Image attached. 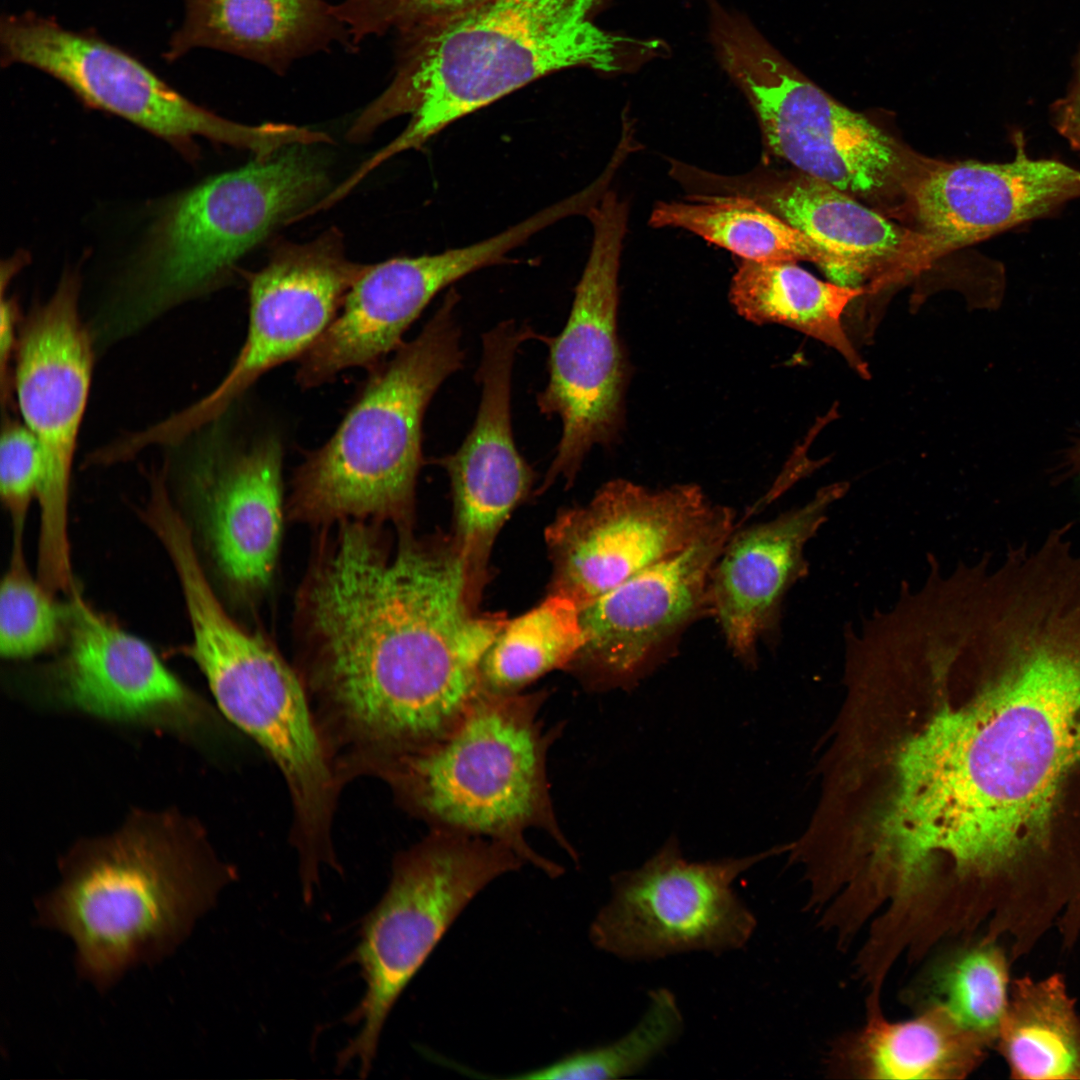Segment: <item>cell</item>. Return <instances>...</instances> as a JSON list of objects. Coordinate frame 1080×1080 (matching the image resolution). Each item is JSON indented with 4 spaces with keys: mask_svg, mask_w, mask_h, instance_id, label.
I'll list each match as a JSON object with an SVG mask.
<instances>
[{
    "mask_svg": "<svg viewBox=\"0 0 1080 1080\" xmlns=\"http://www.w3.org/2000/svg\"><path fill=\"white\" fill-rule=\"evenodd\" d=\"M1051 121L1056 131L1080 155V62L1072 87L1053 105Z\"/></svg>",
    "mask_w": 1080,
    "mask_h": 1080,
    "instance_id": "36",
    "label": "cell"
},
{
    "mask_svg": "<svg viewBox=\"0 0 1080 1080\" xmlns=\"http://www.w3.org/2000/svg\"><path fill=\"white\" fill-rule=\"evenodd\" d=\"M2 66L23 64L63 83L86 106L120 116L191 153L195 137L248 149L258 158L300 142L299 127L243 125L191 102L138 58L95 33L25 12L0 23Z\"/></svg>",
    "mask_w": 1080,
    "mask_h": 1080,
    "instance_id": "13",
    "label": "cell"
},
{
    "mask_svg": "<svg viewBox=\"0 0 1080 1080\" xmlns=\"http://www.w3.org/2000/svg\"><path fill=\"white\" fill-rule=\"evenodd\" d=\"M528 238L527 227L518 223L469 246L368 265L340 311L300 357L298 383L311 388L345 369L377 366L404 343L405 331L441 290L503 261Z\"/></svg>",
    "mask_w": 1080,
    "mask_h": 1080,
    "instance_id": "20",
    "label": "cell"
},
{
    "mask_svg": "<svg viewBox=\"0 0 1080 1080\" xmlns=\"http://www.w3.org/2000/svg\"><path fill=\"white\" fill-rule=\"evenodd\" d=\"M24 537L12 536L9 567L0 590V651L9 659L28 658L53 648L63 637L67 605L28 568Z\"/></svg>",
    "mask_w": 1080,
    "mask_h": 1080,
    "instance_id": "33",
    "label": "cell"
},
{
    "mask_svg": "<svg viewBox=\"0 0 1080 1080\" xmlns=\"http://www.w3.org/2000/svg\"><path fill=\"white\" fill-rule=\"evenodd\" d=\"M57 685L71 706L111 721L179 729L206 720L204 705L140 638L69 596Z\"/></svg>",
    "mask_w": 1080,
    "mask_h": 1080,
    "instance_id": "23",
    "label": "cell"
},
{
    "mask_svg": "<svg viewBox=\"0 0 1080 1080\" xmlns=\"http://www.w3.org/2000/svg\"><path fill=\"white\" fill-rule=\"evenodd\" d=\"M778 852L690 862L677 841L669 840L641 867L613 877L612 896L592 921L590 939L598 949L631 961L742 948L756 918L734 890V880Z\"/></svg>",
    "mask_w": 1080,
    "mask_h": 1080,
    "instance_id": "14",
    "label": "cell"
},
{
    "mask_svg": "<svg viewBox=\"0 0 1080 1080\" xmlns=\"http://www.w3.org/2000/svg\"><path fill=\"white\" fill-rule=\"evenodd\" d=\"M683 1024L674 994L659 988L649 993L647 1010L638 1024L620 1039L575 1051L549 1065L511 1075L510 1079L595 1080L630 1076L672 1045L679 1038Z\"/></svg>",
    "mask_w": 1080,
    "mask_h": 1080,
    "instance_id": "32",
    "label": "cell"
},
{
    "mask_svg": "<svg viewBox=\"0 0 1080 1080\" xmlns=\"http://www.w3.org/2000/svg\"><path fill=\"white\" fill-rule=\"evenodd\" d=\"M327 531L297 598L302 680L339 764L430 744L484 692L483 658L503 616L475 613L452 539L345 520Z\"/></svg>",
    "mask_w": 1080,
    "mask_h": 1080,
    "instance_id": "2",
    "label": "cell"
},
{
    "mask_svg": "<svg viewBox=\"0 0 1080 1080\" xmlns=\"http://www.w3.org/2000/svg\"><path fill=\"white\" fill-rule=\"evenodd\" d=\"M185 606L190 655L218 707L262 747L286 782L301 866L331 862V825L342 781L302 680L269 642L228 615L212 589L195 590Z\"/></svg>",
    "mask_w": 1080,
    "mask_h": 1080,
    "instance_id": "8",
    "label": "cell"
},
{
    "mask_svg": "<svg viewBox=\"0 0 1080 1080\" xmlns=\"http://www.w3.org/2000/svg\"><path fill=\"white\" fill-rule=\"evenodd\" d=\"M690 202H658L649 218L654 228L688 230L743 260L816 263L846 286L845 262L753 200L736 195H687Z\"/></svg>",
    "mask_w": 1080,
    "mask_h": 1080,
    "instance_id": "29",
    "label": "cell"
},
{
    "mask_svg": "<svg viewBox=\"0 0 1080 1080\" xmlns=\"http://www.w3.org/2000/svg\"><path fill=\"white\" fill-rule=\"evenodd\" d=\"M524 864L501 842L438 829L396 857L351 957L366 988L348 1016L359 1030L338 1055L340 1069L356 1063L369 1073L390 1011L447 929L484 887Z\"/></svg>",
    "mask_w": 1080,
    "mask_h": 1080,
    "instance_id": "9",
    "label": "cell"
},
{
    "mask_svg": "<svg viewBox=\"0 0 1080 1080\" xmlns=\"http://www.w3.org/2000/svg\"><path fill=\"white\" fill-rule=\"evenodd\" d=\"M864 293L862 288L824 282L796 261L743 260L732 278L729 300L748 321L780 324L830 346L859 376L868 378V367L843 320L849 304Z\"/></svg>",
    "mask_w": 1080,
    "mask_h": 1080,
    "instance_id": "27",
    "label": "cell"
},
{
    "mask_svg": "<svg viewBox=\"0 0 1080 1080\" xmlns=\"http://www.w3.org/2000/svg\"><path fill=\"white\" fill-rule=\"evenodd\" d=\"M677 182L688 195H736L749 198L841 258L847 287L874 288L901 280L927 267V239L859 203L855 197L797 172L755 168L722 175L683 163Z\"/></svg>",
    "mask_w": 1080,
    "mask_h": 1080,
    "instance_id": "21",
    "label": "cell"
},
{
    "mask_svg": "<svg viewBox=\"0 0 1080 1080\" xmlns=\"http://www.w3.org/2000/svg\"><path fill=\"white\" fill-rule=\"evenodd\" d=\"M79 272L63 273L45 301L24 315L13 392L41 457L37 571L54 584L73 576L68 538L72 468L97 351L81 312Z\"/></svg>",
    "mask_w": 1080,
    "mask_h": 1080,
    "instance_id": "12",
    "label": "cell"
},
{
    "mask_svg": "<svg viewBox=\"0 0 1080 1080\" xmlns=\"http://www.w3.org/2000/svg\"><path fill=\"white\" fill-rule=\"evenodd\" d=\"M164 448L165 462L178 469L200 504L207 544L225 581L243 596L263 592L282 534L279 442L269 438L230 452L204 426Z\"/></svg>",
    "mask_w": 1080,
    "mask_h": 1080,
    "instance_id": "18",
    "label": "cell"
},
{
    "mask_svg": "<svg viewBox=\"0 0 1080 1080\" xmlns=\"http://www.w3.org/2000/svg\"><path fill=\"white\" fill-rule=\"evenodd\" d=\"M950 644L978 690L909 745L898 809L960 878L1013 892L1080 764V576L997 577L967 604Z\"/></svg>",
    "mask_w": 1080,
    "mask_h": 1080,
    "instance_id": "1",
    "label": "cell"
},
{
    "mask_svg": "<svg viewBox=\"0 0 1080 1080\" xmlns=\"http://www.w3.org/2000/svg\"><path fill=\"white\" fill-rule=\"evenodd\" d=\"M611 0H487L445 24L400 36L395 76L364 112L371 127L410 121L378 152L418 148L453 122L547 74L585 67L628 72L667 51L665 42L601 28Z\"/></svg>",
    "mask_w": 1080,
    "mask_h": 1080,
    "instance_id": "3",
    "label": "cell"
},
{
    "mask_svg": "<svg viewBox=\"0 0 1080 1080\" xmlns=\"http://www.w3.org/2000/svg\"><path fill=\"white\" fill-rule=\"evenodd\" d=\"M721 508L695 484L653 490L625 479L611 480L587 504L559 513L547 527L549 593L582 609L688 547Z\"/></svg>",
    "mask_w": 1080,
    "mask_h": 1080,
    "instance_id": "16",
    "label": "cell"
},
{
    "mask_svg": "<svg viewBox=\"0 0 1080 1080\" xmlns=\"http://www.w3.org/2000/svg\"><path fill=\"white\" fill-rule=\"evenodd\" d=\"M546 692H483L456 725L423 747L376 760L401 805L432 829L501 842L548 876L564 869L535 852L525 832H547L573 859L547 780L548 749L560 728L538 718Z\"/></svg>",
    "mask_w": 1080,
    "mask_h": 1080,
    "instance_id": "5",
    "label": "cell"
},
{
    "mask_svg": "<svg viewBox=\"0 0 1080 1080\" xmlns=\"http://www.w3.org/2000/svg\"><path fill=\"white\" fill-rule=\"evenodd\" d=\"M847 488L845 483L823 487L806 504L765 522L735 527L728 537L710 576L709 614L744 664H755L760 641L778 633L786 594L809 572L805 546Z\"/></svg>",
    "mask_w": 1080,
    "mask_h": 1080,
    "instance_id": "24",
    "label": "cell"
},
{
    "mask_svg": "<svg viewBox=\"0 0 1080 1080\" xmlns=\"http://www.w3.org/2000/svg\"><path fill=\"white\" fill-rule=\"evenodd\" d=\"M1015 144V157L1006 163L911 164L902 188L927 238L928 265L1080 197V169L1030 158L1021 136Z\"/></svg>",
    "mask_w": 1080,
    "mask_h": 1080,
    "instance_id": "22",
    "label": "cell"
},
{
    "mask_svg": "<svg viewBox=\"0 0 1080 1080\" xmlns=\"http://www.w3.org/2000/svg\"><path fill=\"white\" fill-rule=\"evenodd\" d=\"M487 0H342L334 5L352 43L396 32L399 36L445 24Z\"/></svg>",
    "mask_w": 1080,
    "mask_h": 1080,
    "instance_id": "34",
    "label": "cell"
},
{
    "mask_svg": "<svg viewBox=\"0 0 1080 1080\" xmlns=\"http://www.w3.org/2000/svg\"><path fill=\"white\" fill-rule=\"evenodd\" d=\"M41 457L36 439L23 420L2 413L0 436V493L8 512L12 536H24L27 514L37 500Z\"/></svg>",
    "mask_w": 1080,
    "mask_h": 1080,
    "instance_id": "35",
    "label": "cell"
},
{
    "mask_svg": "<svg viewBox=\"0 0 1080 1080\" xmlns=\"http://www.w3.org/2000/svg\"><path fill=\"white\" fill-rule=\"evenodd\" d=\"M586 216L593 238L570 314L544 343L549 378L536 403L543 415L559 417L562 433L540 492L558 478L569 486L591 448L613 442L623 420L627 370L617 315L628 206L606 191Z\"/></svg>",
    "mask_w": 1080,
    "mask_h": 1080,
    "instance_id": "11",
    "label": "cell"
},
{
    "mask_svg": "<svg viewBox=\"0 0 1080 1080\" xmlns=\"http://www.w3.org/2000/svg\"><path fill=\"white\" fill-rule=\"evenodd\" d=\"M995 1049L1016 1080H1080V1017L1065 978L1011 980Z\"/></svg>",
    "mask_w": 1080,
    "mask_h": 1080,
    "instance_id": "30",
    "label": "cell"
},
{
    "mask_svg": "<svg viewBox=\"0 0 1080 1080\" xmlns=\"http://www.w3.org/2000/svg\"><path fill=\"white\" fill-rule=\"evenodd\" d=\"M539 338V333L515 320L502 321L482 335L481 360L475 375L481 397L475 421L460 447L437 460L451 483V539L477 598L495 538L514 508L528 495L534 479L515 444L511 389L519 347Z\"/></svg>",
    "mask_w": 1080,
    "mask_h": 1080,
    "instance_id": "19",
    "label": "cell"
},
{
    "mask_svg": "<svg viewBox=\"0 0 1080 1080\" xmlns=\"http://www.w3.org/2000/svg\"><path fill=\"white\" fill-rule=\"evenodd\" d=\"M708 19L715 56L772 154L853 197L902 188L911 161L889 135L807 79L743 13L720 4Z\"/></svg>",
    "mask_w": 1080,
    "mask_h": 1080,
    "instance_id": "10",
    "label": "cell"
},
{
    "mask_svg": "<svg viewBox=\"0 0 1080 1080\" xmlns=\"http://www.w3.org/2000/svg\"><path fill=\"white\" fill-rule=\"evenodd\" d=\"M184 6L183 22L164 53L170 62L208 48L281 73L335 43L353 44L334 5L324 0H184Z\"/></svg>",
    "mask_w": 1080,
    "mask_h": 1080,
    "instance_id": "25",
    "label": "cell"
},
{
    "mask_svg": "<svg viewBox=\"0 0 1080 1080\" xmlns=\"http://www.w3.org/2000/svg\"><path fill=\"white\" fill-rule=\"evenodd\" d=\"M1067 470L1064 472V476H1074L1080 474V442L1076 445L1068 455Z\"/></svg>",
    "mask_w": 1080,
    "mask_h": 1080,
    "instance_id": "37",
    "label": "cell"
},
{
    "mask_svg": "<svg viewBox=\"0 0 1080 1080\" xmlns=\"http://www.w3.org/2000/svg\"><path fill=\"white\" fill-rule=\"evenodd\" d=\"M456 305V294H449L413 340L374 367L333 436L295 473L287 505L293 520L412 529L425 411L441 384L463 367Z\"/></svg>",
    "mask_w": 1080,
    "mask_h": 1080,
    "instance_id": "7",
    "label": "cell"
},
{
    "mask_svg": "<svg viewBox=\"0 0 1080 1080\" xmlns=\"http://www.w3.org/2000/svg\"><path fill=\"white\" fill-rule=\"evenodd\" d=\"M582 645L580 609L549 593L537 606L505 624L481 664L482 688L514 694L556 669L566 670Z\"/></svg>",
    "mask_w": 1080,
    "mask_h": 1080,
    "instance_id": "31",
    "label": "cell"
},
{
    "mask_svg": "<svg viewBox=\"0 0 1080 1080\" xmlns=\"http://www.w3.org/2000/svg\"><path fill=\"white\" fill-rule=\"evenodd\" d=\"M734 519L723 506L688 547L580 609L582 645L566 670L600 690L632 684L652 668L709 614L711 572Z\"/></svg>",
    "mask_w": 1080,
    "mask_h": 1080,
    "instance_id": "17",
    "label": "cell"
},
{
    "mask_svg": "<svg viewBox=\"0 0 1080 1080\" xmlns=\"http://www.w3.org/2000/svg\"><path fill=\"white\" fill-rule=\"evenodd\" d=\"M1011 958L1000 939L978 934L936 947L904 990L915 1012L936 1008L994 1048L1010 992Z\"/></svg>",
    "mask_w": 1080,
    "mask_h": 1080,
    "instance_id": "28",
    "label": "cell"
},
{
    "mask_svg": "<svg viewBox=\"0 0 1080 1080\" xmlns=\"http://www.w3.org/2000/svg\"><path fill=\"white\" fill-rule=\"evenodd\" d=\"M300 146L210 178L169 202L87 318L100 353L214 289L236 260L323 190L324 168Z\"/></svg>",
    "mask_w": 1080,
    "mask_h": 1080,
    "instance_id": "6",
    "label": "cell"
},
{
    "mask_svg": "<svg viewBox=\"0 0 1080 1080\" xmlns=\"http://www.w3.org/2000/svg\"><path fill=\"white\" fill-rule=\"evenodd\" d=\"M366 268L345 256L335 230L305 244L279 247L250 279L248 332L226 376L201 399L146 426L145 442L165 447L215 422L262 374L301 357Z\"/></svg>",
    "mask_w": 1080,
    "mask_h": 1080,
    "instance_id": "15",
    "label": "cell"
},
{
    "mask_svg": "<svg viewBox=\"0 0 1080 1080\" xmlns=\"http://www.w3.org/2000/svg\"><path fill=\"white\" fill-rule=\"evenodd\" d=\"M889 1020L881 1001L866 1000L865 1023L834 1041L831 1076L856 1079H965L984 1062L989 1045L943 1010Z\"/></svg>",
    "mask_w": 1080,
    "mask_h": 1080,
    "instance_id": "26",
    "label": "cell"
},
{
    "mask_svg": "<svg viewBox=\"0 0 1080 1080\" xmlns=\"http://www.w3.org/2000/svg\"><path fill=\"white\" fill-rule=\"evenodd\" d=\"M61 874L37 901V922L72 939L79 974L100 990L174 952L235 877L199 829L171 814L137 815L80 843Z\"/></svg>",
    "mask_w": 1080,
    "mask_h": 1080,
    "instance_id": "4",
    "label": "cell"
}]
</instances>
